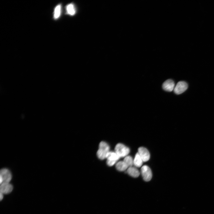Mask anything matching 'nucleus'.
<instances>
[{"instance_id": "obj_1", "label": "nucleus", "mask_w": 214, "mask_h": 214, "mask_svg": "<svg viewBox=\"0 0 214 214\" xmlns=\"http://www.w3.org/2000/svg\"><path fill=\"white\" fill-rule=\"evenodd\" d=\"M115 152L120 157L126 156L130 150L128 147L121 143H118L115 146Z\"/></svg>"}, {"instance_id": "obj_2", "label": "nucleus", "mask_w": 214, "mask_h": 214, "mask_svg": "<svg viewBox=\"0 0 214 214\" xmlns=\"http://www.w3.org/2000/svg\"><path fill=\"white\" fill-rule=\"evenodd\" d=\"M12 178L11 174L10 171L6 169H1L0 172V183L9 182Z\"/></svg>"}, {"instance_id": "obj_3", "label": "nucleus", "mask_w": 214, "mask_h": 214, "mask_svg": "<svg viewBox=\"0 0 214 214\" xmlns=\"http://www.w3.org/2000/svg\"><path fill=\"white\" fill-rule=\"evenodd\" d=\"M188 88L187 83L184 81L178 82L175 86L174 91L177 95L180 94L185 92Z\"/></svg>"}, {"instance_id": "obj_4", "label": "nucleus", "mask_w": 214, "mask_h": 214, "mask_svg": "<svg viewBox=\"0 0 214 214\" xmlns=\"http://www.w3.org/2000/svg\"><path fill=\"white\" fill-rule=\"evenodd\" d=\"M141 172L144 181L148 182L151 180L152 176V172L149 166L147 165L142 166L141 169Z\"/></svg>"}, {"instance_id": "obj_5", "label": "nucleus", "mask_w": 214, "mask_h": 214, "mask_svg": "<svg viewBox=\"0 0 214 214\" xmlns=\"http://www.w3.org/2000/svg\"><path fill=\"white\" fill-rule=\"evenodd\" d=\"M138 153L142 158L143 161L146 162L150 158V155L148 150L143 147H139L138 149Z\"/></svg>"}, {"instance_id": "obj_6", "label": "nucleus", "mask_w": 214, "mask_h": 214, "mask_svg": "<svg viewBox=\"0 0 214 214\" xmlns=\"http://www.w3.org/2000/svg\"><path fill=\"white\" fill-rule=\"evenodd\" d=\"M0 184V192L3 194L9 193L13 190L12 185L9 182H2Z\"/></svg>"}, {"instance_id": "obj_7", "label": "nucleus", "mask_w": 214, "mask_h": 214, "mask_svg": "<svg viewBox=\"0 0 214 214\" xmlns=\"http://www.w3.org/2000/svg\"><path fill=\"white\" fill-rule=\"evenodd\" d=\"M174 81L171 79H169L164 81L162 84V88L166 91L171 92L174 90L175 87Z\"/></svg>"}, {"instance_id": "obj_8", "label": "nucleus", "mask_w": 214, "mask_h": 214, "mask_svg": "<svg viewBox=\"0 0 214 214\" xmlns=\"http://www.w3.org/2000/svg\"><path fill=\"white\" fill-rule=\"evenodd\" d=\"M127 172L129 175L134 177H137L140 175V172L138 170L132 166L129 167L127 170Z\"/></svg>"}, {"instance_id": "obj_9", "label": "nucleus", "mask_w": 214, "mask_h": 214, "mask_svg": "<svg viewBox=\"0 0 214 214\" xmlns=\"http://www.w3.org/2000/svg\"><path fill=\"white\" fill-rule=\"evenodd\" d=\"M120 157L115 152L109 151L107 153L106 158L107 160L117 162Z\"/></svg>"}, {"instance_id": "obj_10", "label": "nucleus", "mask_w": 214, "mask_h": 214, "mask_svg": "<svg viewBox=\"0 0 214 214\" xmlns=\"http://www.w3.org/2000/svg\"><path fill=\"white\" fill-rule=\"evenodd\" d=\"M115 167L117 170L119 171H124L128 167V166L123 161H120L116 164Z\"/></svg>"}, {"instance_id": "obj_11", "label": "nucleus", "mask_w": 214, "mask_h": 214, "mask_svg": "<svg viewBox=\"0 0 214 214\" xmlns=\"http://www.w3.org/2000/svg\"><path fill=\"white\" fill-rule=\"evenodd\" d=\"M143 161L138 152L135 155L133 160V164L136 167H139L142 165Z\"/></svg>"}, {"instance_id": "obj_12", "label": "nucleus", "mask_w": 214, "mask_h": 214, "mask_svg": "<svg viewBox=\"0 0 214 214\" xmlns=\"http://www.w3.org/2000/svg\"><path fill=\"white\" fill-rule=\"evenodd\" d=\"M67 13L71 15H74L75 13V10L74 5L70 4L67 5L66 7Z\"/></svg>"}, {"instance_id": "obj_13", "label": "nucleus", "mask_w": 214, "mask_h": 214, "mask_svg": "<svg viewBox=\"0 0 214 214\" xmlns=\"http://www.w3.org/2000/svg\"><path fill=\"white\" fill-rule=\"evenodd\" d=\"M108 152L99 149L97 152V155L99 159L103 160L106 158V155Z\"/></svg>"}, {"instance_id": "obj_14", "label": "nucleus", "mask_w": 214, "mask_h": 214, "mask_svg": "<svg viewBox=\"0 0 214 214\" xmlns=\"http://www.w3.org/2000/svg\"><path fill=\"white\" fill-rule=\"evenodd\" d=\"M99 149H100L108 152L109 151L110 147L106 142L102 141L99 144Z\"/></svg>"}, {"instance_id": "obj_15", "label": "nucleus", "mask_w": 214, "mask_h": 214, "mask_svg": "<svg viewBox=\"0 0 214 214\" xmlns=\"http://www.w3.org/2000/svg\"><path fill=\"white\" fill-rule=\"evenodd\" d=\"M123 161L129 167L132 166L133 164V160L130 156H127L125 157Z\"/></svg>"}, {"instance_id": "obj_16", "label": "nucleus", "mask_w": 214, "mask_h": 214, "mask_svg": "<svg viewBox=\"0 0 214 214\" xmlns=\"http://www.w3.org/2000/svg\"><path fill=\"white\" fill-rule=\"evenodd\" d=\"M61 11V5L60 4L58 5L55 8L54 18L55 19L58 18L60 15Z\"/></svg>"}, {"instance_id": "obj_17", "label": "nucleus", "mask_w": 214, "mask_h": 214, "mask_svg": "<svg viewBox=\"0 0 214 214\" xmlns=\"http://www.w3.org/2000/svg\"><path fill=\"white\" fill-rule=\"evenodd\" d=\"M116 161L108 160H107L106 161V163L107 165L109 166H113L116 163Z\"/></svg>"}, {"instance_id": "obj_18", "label": "nucleus", "mask_w": 214, "mask_h": 214, "mask_svg": "<svg viewBox=\"0 0 214 214\" xmlns=\"http://www.w3.org/2000/svg\"><path fill=\"white\" fill-rule=\"evenodd\" d=\"M3 198V194L0 192V200H1Z\"/></svg>"}]
</instances>
